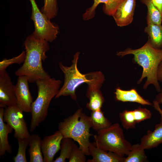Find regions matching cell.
<instances>
[{
    "instance_id": "obj_1",
    "label": "cell",
    "mask_w": 162,
    "mask_h": 162,
    "mask_svg": "<svg viewBox=\"0 0 162 162\" xmlns=\"http://www.w3.org/2000/svg\"><path fill=\"white\" fill-rule=\"evenodd\" d=\"M24 45L25 58L22 66L15 72V75L26 76L30 83L51 77L42 66V62L47 58L46 52L50 48L48 42L32 34L27 37Z\"/></svg>"
},
{
    "instance_id": "obj_2",
    "label": "cell",
    "mask_w": 162,
    "mask_h": 162,
    "mask_svg": "<svg viewBox=\"0 0 162 162\" xmlns=\"http://www.w3.org/2000/svg\"><path fill=\"white\" fill-rule=\"evenodd\" d=\"M134 56L133 60L141 66L143 69L142 75L137 82L140 84L145 77L147 80L143 85L145 89L150 84L155 87L156 91L160 92L161 88L157 77V71L158 65L162 60V48L157 49L152 46L148 37L147 41L141 47L133 50L128 48L117 53L118 56L123 57L128 54Z\"/></svg>"
},
{
    "instance_id": "obj_3",
    "label": "cell",
    "mask_w": 162,
    "mask_h": 162,
    "mask_svg": "<svg viewBox=\"0 0 162 162\" xmlns=\"http://www.w3.org/2000/svg\"><path fill=\"white\" fill-rule=\"evenodd\" d=\"M80 54V52H78L74 55L72 64L70 66H65L62 62H59V67L64 74V84L55 97V99L62 96H70L73 100L76 101L75 91L80 85L84 83L88 85L104 83L105 80L104 75L100 71L85 74L80 72L77 67Z\"/></svg>"
},
{
    "instance_id": "obj_4",
    "label": "cell",
    "mask_w": 162,
    "mask_h": 162,
    "mask_svg": "<svg viewBox=\"0 0 162 162\" xmlns=\"http://www.w3.org/2000/svg\"><path fill=\"white\" fill-rule=\"evenodd\" d=\"M62 82L60 80L51 77L39 80L35 82L38 88V95L32 105L30 132L33 131L45 120L50 102L58 94Z\"/></svg>"
},
{
    "instance_id": "obj_5",
    "label": "cell",
    "mask_w": 162,
    "mask_h": 162,
    "mask_svg": "<svg viewBox=\"0 0 162 162\" xmlns=\"http://www.w3.org/2000/svg\"><path fill=\"white\" fill-rule=\"evenodd\" d=\"M92 123L90 116L79 109L73 115L58 124V130L63 137L69 138L77 142L80 149L86 155H89L88 146L89 137L92 136L90 133Z\"/></svg>"
},
{
    "instance_id": "obj_6",
    "label": "cell",
    "mask_w": 162,
    "mask_h": 162,
    "mask_svg": "<svg viewBox=\"0 0 162 162\" xmlns=\"http://www.w3.org/2000/svg\"><path fill=\"white\" fill-rule=\"evenodd\" d=\"M94 136V143L97 147L122 156H128L132 145L125 138L123 131L118 123L97 132Z\"/></svg>"
},
{
    "instance_id": "obj_7",
    "label": "cell",
    "mask_w": 162,
    "mask_h": 162,
    "mask_svg": "<svg viewBox=\"0 0 162 162\" xmlns=\"http://www.w3.org/2000/svg\"><path fill=\"white\" fill-rule=\"evenodd\" d=\"M32 5L31 17L34 22V31L32 34L36 38L51 42L57 37L59 27L40 11L35 0H29Z\"/></svg>"
},
{
    "instance_id": "obj_8",
    "label": "cell",
    "mask_w": 162,
    "mask_h": 162,
    "mask_svg": "<svg viewBox=\"0 0 162 162\" xmlns=\"http://www.w3.org/2000/svg\"><path fill=\"white\" fill-rule=\"evenodd\" d=\"M23 112L16 104L7 106L4 110L3 120L14 130V136L16 139L28 138L31 135L24 119Z\"/></svg>"
},
{
    "instance_id": "obj_9",
    "label": "cell",
    "mask_w": 162,
    "mask_h": 162,
    "mask_svg": "<svg viewBox=\"0 0 162 162\" xmlns=\"http://www.w3.org/2000/svg\"><path fill=\"white\" fill-rule=\"evenodd\" d=\"M28 82L26 76H18L16 83L14 86V91L17 105L23 112L31 113L33 101L29 90Z\"/></svg>"
},
{
    "instance_id": "obj_10",
    "label": "cell",
    "mask_w": 162,
    "mask_h": 162,
    "mask_svg": "<svg viewBox=\"0 0 162 162\" xmlns=\"http://www.w3.org/2000/svg\"><path fill=\"white\" fill-rule=\"evenodd\" d=\"M16 104L14 86L6 70L0 73V107Z\"/></svg>"
},
{
    "instance_id": "obj_11",
    "label": "cell",
    "mask_w": 162,
    "mask_h": 162,
    "mask_svg": "<svg viewBox=\"0 0 162 162\" xmlns=\"http://www.w3.org/2000/svg\"><path fill=\"white\" fill-rule=\"evenodd\" d=\"M63 136L58 130L52 134L46 136L42 140L41 150L44 162H52L56 154L60 149Z\"/></svg>"
},
{
    "instance_id": "obj_12",
    "label": "cell",
    "mask_w": 162,
    "mask_h": 162,
    "mask_svg": "<svg viewBox=\"0 0 162 162\" xmlns=\"http://www.w3.org/2000/svg\"><path fill=\"white\" fill-rule=\"evenodd\" d=\"M136 3V0H124L119 7L112 16L118 26H126L132 22Z\"/></svg>"
},
{
    "instance_id": "obj_13",
    "label": "cell",
    "mask_w": 162,
    "mask_h": 162,
    "mask_svg": "<svg viewBox=\"0 0 162 162\" xmlns=\"http://www.w3.org/2000/svg\"><path fill=\"white\" fill-rule=\"evenodd\" d=\"M88 151L92 158L87 162H124L126 158L111 152H108L96 147L94 142H90Z\"/></svg>"
},
{
    "instance_id": "obj_14",
    "label": "cell",
    "mask_w": 162,
    "mask_h": 162,
    "mask_svg": "<svg viewBox=\"0 0 162 162\" xmlns=\"http://www.w3.org/2000/svg\"><path fill=\"white\" fill-rule=\"evenodd\" d=\"M124 0H94L91 7L87 9L83 14L82 18L87 20L93 18L95 15V10L100 3H104L103 10L107 15L112 16L120 5Z\"/></svg>"
},
{
    "instance_id": "obj_15",
    "label": "cell",
    "mask_w": 162,
    "mask_h": 162,
    "mask_svg": "<svg viewBox=\"0 0 162 162\" xmlns=\"http://www.w3.org/2000/svg\"><path fill=\"white\" fill-rule=\"evenodd\" d=\"M102 85L94 84L88 85L86 96L89 100L86 107L91 111L101 110L104 101L100 88Z\"/></svg>"
},
{
    "instance_id": "obj_16",
    "label": "cell",
    "mask_w": 162,
    "mask_h": 162,
    "mask_svg": "<svg viewBox=\"0 0 162 162\" xmlns=\"http://www.w3.org/2000/svg\"><path fill=\"white\" fill-rule=\"evenodd\" d=\"M140 144L141 148L144 149L155 148L162 144V124H156L153 131L148 130L146 134L141 138Z\"/></svg>"
},
{
    "instance_id": "obj_17",
    "label": "cell",
    "mask_w": 162,
    "mask_h": 162,
    "mask_svg": "<svg viewBox=\"0 0 162 162\" xmlns=\"http://www.w3.org/2000/svg\"><path fill=\"white\" fill-rule=\"evenodd\" d=\"M4 107L0 108V156H3L7 152L12 153V147L9 143L8 134L11 133L13 128L8 124L5 123L3 117Z\"/></svg>"
},
{
    "instance_id": "obj_18",
    "label": "cell",
    "mask_w": 162,
    "mask_h": 162,
    "mask_svg": "<svg viewBox=\"0 0 162 162\" xmlns=\"http://www.w3.org/2000/svg\"><path fill=\"white\" fill-rule=\"evenodd\" d=\"M114 93L115 98L118 101L136 102L143 105H153V104L143 98L134 88L129 90H124L118 87L116 89Z\"/></svg>"
},
{
    "instance_id": "obj_19",
    "label": "cell",
    "mask_w": 162,
    "mask_h": 162,
    "mask_svg": "<svg viewBox=\"0 0 162 162\" xmlns=\"http://www.w3.org/2000/svg\"><path fill=\"white\" fill-rule=\"evenodd\" d=\"M42 139L38 134L31 135L28 152L30 162H43L44 158L41 150Z\"/></svg>"
},
{
    "instance_id": "obj_20",
    "label": "cell",
    "mask_w": 162,
    "mask_h": 162,
    "mask_svg": "<svg viewBox=\"0 0 162 162\" xmlns=\"http://www.w3.org/2000/svg\"><path fill=\"white\" fill-rule=\"evenodd\" d=\"M144 31L147 33L153 47L162 48V25L161 24H147Z\"/></svg>"
},
{
    "instance_id": "obj_21",
    "label": "cell",
    "mask_w": 162,
    "mask_h": 162,
    "mask_svg": "<svg viewBox=\"0 0 162 162\" xmlns=\"http://www.w3.org/2000/svg\"><path fill=\"white\" fill-rule=\"evenodd\" d=\"M90 117L92 128L97 132L106 128L111 125V123L104 116L101 110L92 111Z\"/></svg>"
},
{
    "instance_id": "obj_22",
    "label": "cell",
    "mask_w": 162,
    "mask_h": 162,
    "mask_svg": "<svg viewBox=\"0 0 162 162\" xmlns=\"http://www.w3.org/2000/svg\"><path fill=\"white\" fill-rule=\"evenodd\" d=\"M147 8L146 20L147 24H161L162 14L152 3V0H140Z\"/></svg>"
},
{
    "instance_id": "obj_23",
    "label": "cell",
    "mask_w": 162,
    "mask_h": 162,
    "mask_svg": "<svg viewBox=\"0 0 162 162\" xmlns=\"http://www.w3.org/2000/svg\"><path fill=\"white\" fill-rule=\"evenodd\" d=\"M74 142L69 138L63 137L62 140L59 156L54 160V162H65L69 159L74 148Z\"/></svg>"
},
{
    "instance_id": "obj_24",
    "label": "cell",
    "mask_w": 162,
    "mask_h": 162,
    "mask_svg": "<svg viewBox=\"0 0 162 162\" xmlns=\"http://www.w3.org/2000/svg\"><path fill=\"white\" fill-rule=\"evenodd\" d=\"M127 156L124 162H143L148 161L145 149L141 148L140 144L132 145V149Z\"/></svg>"
},
{
    "instance_id": "obj_25",
    "label": "cell",
    "mask_w": 162,
    "mask_h": 162,
    "mask_svg": "<svg viewBox=\"0 0 162 162\" xmlns=\"http://www.w3.org/2000/svg\"><path fill=\"white\" fill-rule=\"evenodd\" d=\"M30 138V137L23 139H17L18 144V148L17 154L13 158V160L15 162H27L26 151L27 148L29 146Z\"/></svg>"
},
{
    "instance_id": "obj_26",
    "label": "cell",
    "mask_w": 162,
    "mask_h": 162,
    "mask_svg": "<svg viewBox=\"0 0 162 162\" xmlns=\"http://www.w3.org/2000/svg\"><path fill=\"white\" fill-rule=\"evenodd\" d=\"M119 117L122 125L126 130H128L136 128V123L135 121L133 111L124 110L119 113Z\"/></svg>"
},
{
    "instance_id": "obj_27",
    "label": "cell",
    "mask_w": 162,
    "mask_h": 162,
    "mask_svg": "<svg viewBox=\"0 0 162 162\" xmlns=\"http://www.w3.org/2000/svg\"><path fill=\"white\" fill-rule=\"evenodd\" d=\"M57 0H44V5L41 12L50 20L55 17L57 14Z\"/></svg>"
},
{
    "instance_id": "obj_28",
    "label": "cell",
    "mask_w": 162,
    "mask_h": 162,
    "mask_svg": "<svg viewBox=\"0 0 162 162\" xmlns=\"http://www.w3.org/2000/svg\"><path fill=\"white\" fill-rule=\"evenodd\" d=\"M26 55V51H23L17 56L9 59H3L0 62V73L6 70L7 68L11 64L15 63L20 64L23 63Z\"/></svg>"
},
{
    "instance_id": "obj_29",
    "label": "cell",
    "mask_w": 162,
    "mask_h": 162,
    "mask_svg": "<svg viewBox=\"0 0 162 162\" xmlns=\"http://www.w3.org/2000/svg\"><path fill=\"white\" fill-rule=\"evenodd\" d=\"M134 115L136 123H139L146 120L150 119L152 117V113L146 108L139 107L133 110Z\"/></svg>"
},
{
    "instance_id": "obj_30",
    "label": "cell",
    "mask_w": 162,
    "mask_h": 162,
    "mask_svg": "<svg viewBox=\"0 0 162 162\" xmlns=\"http://www.w3.org/2000/svg\"><path fill=\"white\" fill-rule=\"evenodd\" d=\"M85 153L75 143L69 159V162H85L86 156Z\"/></svg>"
},
{
    "instance_id": "obj_31",
    "label": "cell",
    "mask_w": 162,
    "mask_h": 162,
    "mask_svg": "<svg viewBox=\"0 0 162 162\" xmlns=\"http://www.w3.org/2000/svg\"><path fill=\"white\" fill-rule=\"evenodd\" d=\"M153 106L158 111L160 115V124H162V88L155 96V100L153 101Z\"/></svg>"
},
{
    "instance_id": "obj_32",
    "label": "cell",
    "mask_w": 162,
    "mask_h": 162,
    "mask_svg": "<svg viewBox=\"0 0 162 162\" xmlns=\"http://www.w3.org/2000/svg\"><path fill=\"white\" fill-rule=\"evenodd\" d=\"M157 77L158 81L162 83V60L160 63L158 68Z\"/></svg>"
},
{
    "instance_id": "obj_33",
    "label": "cell",
    "mask_w": 162,
    "mask_h": 162,
    "mask_svg": "<svg viewBox=\"0 0 162 162\" xmlns=\"http://www.w3.org/2000/svg\"><path fill=\"white\" fill-rule=\"evenodd\" d=\"M155 7L162 14V0H152Z\"/></svg>"
}]
</instances>
